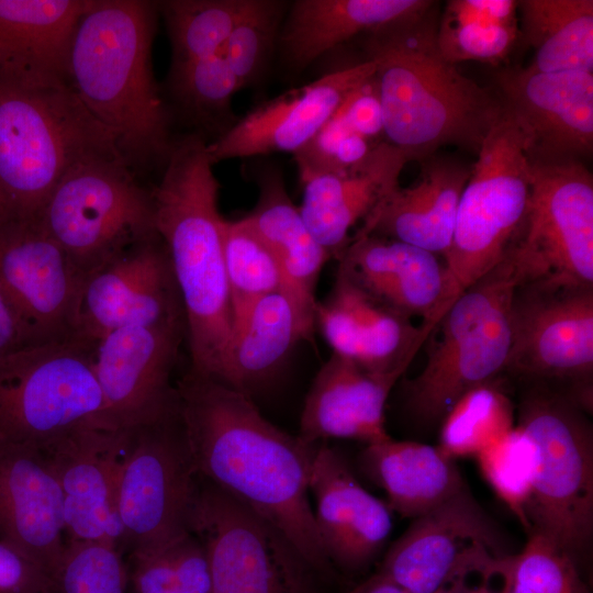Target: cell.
<instances>
[{"mask_svg": "<svg viewBox=\"0 0 593 593\" xmlns=\"http://www.w3.org/2000/svg\"><path fill=\"white\" fill-rule=\"evenodd\" d=\"M337 272L362 290L435 329L443 316L446 271L438 256L378 235L351 238L339 256Z\"/></svg>", "mask_w": 593, "mask_h": 593, "instance_id": "484cf974", "label": "cell"}, {"mask_svg": "<svg viewBox=\"0 0 593 593\" xmlns=\"http://www.w3.org/2000/svg\"><path fill=\"white\" fill-rule=\"evenodd\" d=\"M477 155L444 257L443 315L459 294L505 259L528 213L530 171L526 144L504 105Z\"/></svg>", "mask_w": 593, "mask_h": 593, "instance_id": "52a82bcc", "label": "cell"}, {"mask_svg": "<svg viewBox=\"0 0 593 593\" xmlns=\"http://www.w3.org/2000/svg\"><path fill=\"white\" fill-rule=\"evenodd\" d=\"M429 0H298L284 18L278 45L289 66L304 69L362 33L410 22L435 7Z\"/></svg>", "mask_w": 593, "mask_h": 593, "instance_id": "4dcf8cb0", "label": "cell"}, {"mask_svg": "<svg viewBox=\"0 0 593 593\" xmlns=\"http://www.w3.org/2000/svg\"><path fill=\"white\" fill-rule=\"evenodd\" d=\"M158 13V2L91 0L70 53V87L135 171L165 165L175 142L152 63Z\"/></svg>", "mask_w": 593, "mask_h": 593, "instance_id": "7a4b0ae2", "label": "cell"}, {"mask_svg": "<svg viewBox=\"0 0 593 593\" xmlns=\"http://www.w3.org/2000/svg\"><path fill=\"white\" fill-rule=\"evenodd\" d=\"M311 338L283 291L265 295L233 317L219 381L250 396L299 340Z\"/></svg>", "mask_w": 593, "mask_h": 593, "instance_id": "d6a6232c", "label": "cell"}, {"mask_svg": "<svg viewBox=\"0 0 593 593\" xmlns=\"http://www.w3.org/2000/svg\"><path fill=\"white\" fill-rule=\"evenodd\" d=\"M94 348L76 335L0 359V445L43 450L80 428H110Z\"/></svg>", "mask_w": 593, "mask_h": 593, "instance_id": "9c48e42d", "label": "cell"}, {"mask_svg": "<svg viewBox=\"0 0 593 593\" xmlns=\"http://www.w3.org/2000/svg\"><path fill=\"white\" fill-rule=\"evenodd\" d=\"M530 199L511 249L518 286L593 287V177L580 159L529 160Z\"/></svg>", "mask_w": 593, "mask_h": 593, "instance_id": "7c38bea8", "label": "cell"}, {"mask_svg": "<svg viewBox=\"0 0 593 593\" xmlns=\"http://www.w3.org/2000/svg\"><path fill=\"white\" fill-rule=\"evenodd\" d=\"M517 426L535 450L527 532L574 558L593 534L591 425L573 400L541 387L523 398Z\"/></svg>", "mask_w": 593, "mask_h": 593, "instance_id": "ba28073f", "label": "cell"}, {"mask_svg": "<svg viewBox=\"0 0 593 593\" xmlns=\"http://www.w3.org/2000/svg\"><path fill=\"white\" fill-rule=\"evenodd\" d=\"M511 593H589L574 558L532 534L512 568Z\"/></svg>", "mask_w": 593, "mask_h": 593, "instance_id": "7bdbcfd3", "label": "cell"}, {"mask_svg": "<svg viewBox=\"0 0 593 593\" xmlns=\"http://www.w3.org/2000/svg\"><path fill=\"white\" fill-rule=\"evenodd\" d=\"M406 163L409 159L401 149L383 141L353 169L300 177V213L331 258H339L350 243V231L361 225L400 186Z\"/></svg>", "mask_w": 593, "mask_h": 593, "instance_id": "4316f807", "label": "cell"}, {"mask_svg": "<svg viewBox=\"0 0 593 593\" xmlns=\"http://www.w3.org/2000/svg\"><path fill=\"white\" fill-rule=\"evenodd\" d=\"M496 83L529 160L580 159L592 154L593 72L515 67L500 70Z\"/></svg>", "mask_w": 593, "mask_h": 593, "instance_id": "d6986e66", "label": "cell"}, {"mask_svg": "<svg viewBox=\"0 0 593 593\" xmlns=\"http://www.w3.org/2000/svg\"><path fill=\"white\" fill-rule=\"evenodd\" d=\"M379 143L350 130L337 115L294 154L299 176L340 172L361 165Z\"/></svg>", "mask_w": 593, "mask_h": 593, "instance_id": "ee69618b", "label": "cell"}, {"mask_svg": "<svg viewBox=\"0 0 593 593\" xmlns=\"http://www.w3.org/2000/svg\"><path fill=\"white\" fill-rule=\"evenodd\" d=\"M126 571L119 548L67 540L52 578V593H125Z\"/></svg>", "mask_w": 593, "mask_h": 593, "instance_id": "b9f144b4", "label": "cell"}, {"mask_svg": "<svg viewBox=\"0 0 593 593\" xmlns=\"http://www.w3.org/2000/svg\"><path fill=\"white\" fill-rule=\"evenodd\" d=\"M286 9L283 1L248 0L222 49L240 89L255 83L265 74L278 45Z\"/></svg>", "mask_w": 593, "mask_h": 593, "instance_id": "ab89813d", "label": "cell"}, {"mask_svg": "<svg viewBox=\"0 0 593 593\" xmlns=\"http://www.w3.org/2000/svg\"><path fill=\"white\" fill-rule=\"evenodd\" d=\"M436 24L432 10L368 34L384 137L409 161L422 163L445 145L478 154L503 112L500 98L441 57Z\"/></svg>", "mask_w": 593, "mask_h": 593, "instance_id": "277c9868", "label": "cell"}, {"mask_svg": "<svg viewBox=\"0 0 593 593\" xmlns=\"http://www.w3.org/2000/svg\"><path fill=\"white\" fill-rule=\"evenodd\" d=\"M309 489L315 501L317 534L329 563L350 571L368 566L391 533L388 504L369 493L342 455L323 443L313 459Z\"/></svg>", "mask_w": 593, "mask_h": 593, "instance_id": "603a6c76", "label": "cell"}, {"mask_svg": "<svg viewBox=\"0 0 593 593\" xmlns=\"http://www.w3.org/2000/svg\"><path fill=\"white\" fill-rule=\"evenodd\" d=\"M224 262L232 320L254 301L282 291L276 257L244 217L225 221Z\"/></svg>", "mask_w": 593, "mask_h": 593, "instance_id": "74e56055", "label": "cell"}, {"mask_svg": "<svg viewBox=\"0 0 593 593\" xmlns=\"http://www.w3.org/2000/svg\"><path fill=\"white\" fill-rule=\"evenodd\" d=\"M438 448L451 459L478 455L510 432L514 409L492 381L463 393L443 417Z\"/></svg>", "mask_w": 593, "mask_h": 593, "instance_id": "8d00e7d4", "label": "cell"}, {"mask_svg": "<svg viewBox=\"0 0 593 593\" xmlns=\"http://www.w3.org/2000/svg\"><path fill=\"white\" fill-rule=\"evenodd\" d=\"M30 346L23 325L0 288V359Z\"/></svg>", "mask_w": 593, "mask_h": 593, "instance_id": "f907efd6", "label": "cell"}, {"mask_svg": "<svg viewBox=\"0 0 593 593\" xmlns=\"http://www.w3.org/2000/svg\"><path fill=\"white\" fill-rule=\"evenodd\" d=\"M114 157L124 159L114 134L70 86L24 88L0 80V221L35 219L70 169Z\"/></svg>", "mask_w": 593, "mask_h": 593, "instance_id": "5b68a950", "label": "cell"}, {"mask_svg": "<svg viewBox=\"0 0 593 593\" xmlns=\"http://www.w3.org/2000/svg\"><path fill=\"white\" fill-rule=\"evenodd\" d=\"M519 35L516 0H450L436 24V45L450 64L499 65Z\"/></svg>", "mask_w": 593, "mask_h": 593, "instance_id": "e575fe53", "label": "cell"}, {"mask_svg": "<svg viewBox=\"0 0 593 593\" xmlns=\"http://www.w3.org/2000/svg\"><path fill=\"white\" fill-rule=\"evenodd\" d=\"M170 91L180 108L197 122L215 124L231 120V103L240 86L223 53L170 68Z\"/></svg>", "mask_w": 593, "mask_h": 593, "instance_id": "f35d334b", "label": "cell"}, {"mask_svg": "<svg viewBox=\"0 0 593 593\" xmlns=\"http://www.w3.org/2000/svg\"><path fill=\"white\" fill-rule=\"evenodd\" d=\"M0 540L52 582L67 537L60 486L41 450L0 445Z\"/></svg>", "mask_w": 593, "mask_h": 593, "instance_id": "cb8c5ba5", "label": "cell"}, {"mask_svg": "<svg viewBox=\"0 0 593 593\" xmlns=\"http://www.w3.org/2000/svg\"><path fill=\"white\" fill-rule=\"evenodd\" d=\"M91 0H0V80L70 86L74 36Z\"/></svg>", "mask_w": 593, "mask_h": 593, "instance_id": "d4e9b609", "label": "cell"}, {"mask_svg": "<svg viewBox=\"0 0 593 593\" xmlns=\"http://www.w3.org/2000/svg\"><path fill=\"white\" fill-rule=\"evenodd\" d=\"M475 458L484 479L527 530L526 507L535 472L532 440L519 426H514Z\"/></svg>", "mask_w": 593, "mask_h": 593, "instance_id": "60d3db41", "label": "cell"}, {"mask_svg": "<svg viewBox=\"0 0 593 593\" xmlns=\"http://www.w3.org/2000/svg\"><path fill=\"white\" fill-rule=\"evenodd\" d=\"M123 438V429L85 427L41 450L60 486L67 540L122 544L116 490Z\"/></svg>", "mask_w": 593, "mask_h": 593, "instance_id": "44dd1931", "label": "cell"}, {"mask_svg": "<svg viewBox=\"0 0 593 593\" xmlns=\"http://www.w3.org/2000/svg\"><path fill=\"white\" fill-rule=\"evenodd\" d=\"M82 279L36 219L0 221V288L30 346L77 335Z\"/></svg>", "mask_w": 593, "mask_h": 593, "instance_id": "2e32d148", "label": "cell"}, {"mask_svg": "<svg viewBox=\"0 0 593 593\" xmlns=\"http://www.w3.org/2000/svg\"><path fill=\"white\" fill-rule=\"evenodd\" d=\"M399 378L366 371L332 353L306 394L298 436L310 444L339 438L371 445L390 439L384 410Z\"/></svg>", "mask_w": 593, "mask_h": 593, "instance_id": "83f0119b", "label": "cell"}, {"mask_svg": "<svg viewBox=\"0 0 593 593\" xmlns=\"http://www.w3.org/2000/svg\"><path fill=\"white\" fill-rule=\"evenodd\" d=\"M190 533L205 549L213 593H312V567L268 521L199 478Z\"/></svg>", "mask_w": 593, "mask_h": 593, "instance_id": "4fadbf2b", "label": "cell"}, {"mask_svg": "<svg viewBox=\"0 0 593 593\" xmlns=\"http://www.w3.org/2000/svg\"><path fill=\"white\" fill-rule=\"evenodd\" d=\"M0 593H52V582L33 561L0 540Z\"/></svg>", "mask_w": 593, "mask_h": 593, "instance_id": "7dc6e473", "label": "cell"}, {"mask_svg": "<svg viewBox=\"0 0 593 593\" xmlns=\"http://www.w3.org/2000/svg\"><path fill=\"white\" fill-rule=\"evenodd\" d=\"M513 559L505 556L482 571L475 583L470 580L471 573L443 593H511Z\"/></svg>", "mask_w": 593, "mask_h": 593, "instance_id": "681fc988", "label": "cell"}, {"mask_svg": "<svg viewBox=\"0 0 593 593\" xmlns=\"http://www.w3.org/2000/svg\"><path fill=\"white\" fill-rule=\"evenodd\" d=\"M35 219L82 281L157 234L152 189L121 157L91 159L70 169Z\"/></svg>", "mask_w": 593, "mask_h": 593, "instance_id": "30bf717a", "label": "cell"}, {"mask_svg": "<svg viewBox=\"0 0 593 593\" xmlns=\"http://www.w3.org/2000/svg\"><path fill=\"white\" fill-rule=\"evenodd\" d=\"M316 325L333 354L366 371L400 377L432 334L338 272L331 293L316 303Z\"/></svg>", "mask_w": 593, "mask_h": 593, "instance_id": "7402d4cb", "label": "cell"}, {"mask_svg": "<svg viewBox=\"0 0 593 593\" xmlns=\"http://www.w3.org/2000/svg\"><path fill=\"white\" fill-rule=\"evenodd\" d=\"M174 593H213L211 570L204 547L193 534L174 544Z\"/></svg>", "mask_w": 593, "mask_h": 593, "instance_id": "bcb514c9", "label": "cell"}, {"mask_svg": "<svg viewBox=\"0 0 593 593\" xmlns=\"http://www.w3.org/2000/svg\"><path fill=\"white\" fill-rule=\"evenodd\" d=\"M336 115L350 130L368 141L372 143L385 141L383 113L374 75L350 92Z\"/></svg>", "mask_w": 593, "mask_h": 593, "instance_id": "f6af8a7d", "label": "cell"}, {"mask_svg": "<svg viewBox=\"0 0 593 593\" xmlns=\"http://www.w3.org/2000/svg\"><path fill=\"white\" fill-rule=\"evenodd\" d=\"M254 179L258 199L244 219L276 257L282 275V291L292 301L312 337L316 283L331 257L313 237L299 208L291 201L280 170L262 165L254 170Z\"/></svg>", "mask_w": 593, "mask_h": 593, "instance_id": "f546056e", "label": "cell"}, {"mask_svg": "<svg viewBox=\"0 0 593 593\" xmlns=\"http://www.w3.org/2000/svg\"><path fill=\"white\" fill-rule=\"evenodd\" d=\"M248 0L158 2L171 45L170 68L222 52Z\"/></svg>", "mask_w": 593, "mask_h": 593, "instance_id": "d590c367", "label": "cell"}, {"mask_svg": "<svg viewBox=\"0 0 593 593\" xmlns=\"http://www.w3.org/2000/svg\"><path fill=\"white\" fill-rule=\"evenodd\" d=\"M184 322L114 329L97 343L93 369L112 429L149 424L179 409L171 384Z\"/></svg>", "mask_w": 593, "mask_h": 593, "instance_id": "9a60e30c", "label": "cell"}, {"mask_svg": "<svg viewBox=\"0 0 593 593\" xmlns=\"http://www.w3.org/2000/svg\"><path fill=\"white\" fill-rule=\"evenodd\" d=\"M374 72L376 61L367 58L261 103L208 143L212 164L278 152L294 155Z\"/></svg>", "mask_w": 593, "mask_h": 593, "instance_id": "ffe728a7", "label": "cell"}, {"mask_svg": "<svg viewBox=\"0 0 593 593\" xmlns=\"http://www.w3.org/2000/svg\"><path fill=\"white\" fill-rule=\"evenodd\" d=\"M361 465L387 493L390 510L412 519L467 489L455 459L426 444L390 438L367 445Z\"/></svg>", "mask_w": 593, "mask_h": 593, "instance_id": "1f68e13d", "label": "cell"}, {"mask_svg": "<svg viewBox=\"0 0 593 593\" xmlns=\"http://www.w3.org/2000/svg\"><path fill=\"white\" fill-rule=\"evenodd\" d=\"M176 388L198 477L273 525L312 569L328 568L309 489L318 444L281 430L248 394L213 378L189 371Z\"/></svg>", "mask_w": 593, "mask_h": 593, "instance_id": "6da1fadb", "label": "cell"}, {"mask_svg": "<svg viewBox=\"0 0 593 593\" xmlns=\"http://www.w3.org/2000/svg\"><path fill=\"white\" fill-rule=\"evenodd\" d=\"M123 433L116 490L122 544L131 555L158 551L190 534L198 488L179 409Z\"/></svg>", "mask_w": 593, "mask_h": 593, "instance_id": "8fae6325", "label": "cell"}, {"mask_svg": "<svg viewBox=\"0 0 593 593\" xmlns=\"http://www.w3.org/2000/svg\"><path fill=\"white\" fill-rule=\"evenodd\" d=\"M506 369L537 379L589 380L593 370V287L517 286Z\"/></svg>", "mask_w": 593, "mask_h": 593, "instance_id": "e0dca14e", "label": "cell"}, {"mask_svg": "<svg viewBox=\"0 0 593 593\" xmlns=\"http://www.w3.org/2000/svg\"><path fill=\"white\" fill-rule=\"evenodd\" d=\"M422 164L419 180L410 187L394 189L351 238L378 235L445 257L471 167L436 155Z\"/></svg>", "mask_w": 593, "mask_h": 593, "instance_id": "f1b7e54d", "label": "cell"}, {"mask_svg": "<svg viewBox=\"0 0 593 593\" xmlns=\"http://www.w3.org/2000/svg\"><path fill=\"white\" fill-rule=\"evenodd\" d=\"M505 556L500 533L467 488L414 518L377 573L405 593H443Z\"/></svg>", "mask_w": 593, "mask_h": 593, "instance_id": "5bb4252c", "label": "cell"}, {"mask_svg": "<svg viewBox=\"0 0 593 593\" xmlns=\"http://www.w3.org/2000/svg\"><path fill=\"white\" fill-rule=\"evenodd\" d=\"M172 546L158 551L131 555L135 593H174Z\"/></svg>", "mask_w": 593, "mask_h": 593, "instance_id": "c3c4849f", "label": "cell"}, {"mask_svg": "<svg viewBox=\"0 0 593 593\" xmlns=\"http://www.w3.org/2000/svg\"><path fill=\"white\" fill-rule=\"evenodd\" d=\"M346 593H405L398 585L392 583L387 578L379 573L372 574L370 578L347 591Z\"/></svg>", "mask_w": 593, "mask_h": 593, "instance_id": "816d5d0a", "label": "cell"}, {"mask_svg": "<svg viewBox=\"0 0 593 593\" xmlns=\"http://www.w3.org/2000/svg\"><path fill=\"white\" fill-rule=\"evenodd\" d=\"M177 322H184L182 302L158 234L124 250L82 282L77 335L90 342L123 327Z\"/></svg>", "mask_w": 593, "mask_h": 593, "instance_id": "ac0fdd59", "label": "cell"}, {"mask_svg": "<svg viewBox=\"0 0 593 593\" xmlns=\"http://www.w3.org/2000/svg\"><path fill=\"white\" fill-rule=\"evenodd\" d=\"M198 134L175 139L160 181L152 189L155 228L180 293L191 372L219 379L232 328L224 262L225 219L220 184Z\"/></svg>", "mask_w": 593, "mask_h": 593, "instance_id": "3957f363", "label": "cell"}, {"mask_svg": "<svg viewBox=\"0 0 593 593\" xmlns=\"http://www.w3.org/2000/svg\"><path fill=\"white\" fill-rule=\"evenodd\" d=\"M523 40L533 49L530 69L593 72L592 0L517 1Z\"/></svg>", "mask_w": 593, "mask_h": 593, "instance_id": "836d02e7", "label": "cell"}, {"mask_svg": "<svg viewBox=\"0 0 593 593\" xmlns=\"http://www.w3.org/2000/svg\"><path fill=\"white\" fill-rule=\"evenodd\" d=\"M518 279L505 259L450 304L435 329L422 371L407 382V405L422 421L444 417L470 389L506 369L512 347V302Z\"/></svg>", "mask_w": 593, "mask_h": 593, "instance_id": "8992f818", "label": "cell"}]
</instances>
